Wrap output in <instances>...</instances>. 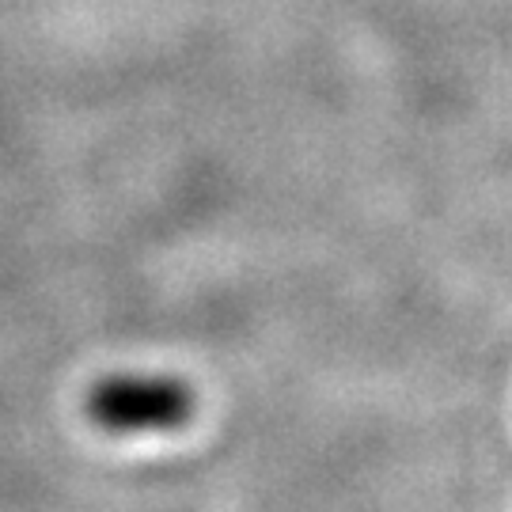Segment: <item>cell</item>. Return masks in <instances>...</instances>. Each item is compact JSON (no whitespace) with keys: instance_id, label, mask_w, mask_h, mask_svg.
<instances>
[{"instance_id":"obj_1","label":"cell","mask_w":512,"mask_h":512,"mask_svg":"<svg viewBox=\"0 0 512 512\" xmlns=\"http://www.w3.org/2000/svg\"><path fill=\"white\" fill-rule=\"evenodd\" d=\"M194 414V395L171 376H110L88 391V418L110 433L179 429Z\"/></svg>"}]
</instances>
